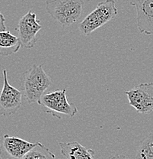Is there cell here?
Segmentation results:
<instances>
[{
    "label": "cell",
    "instance_id": "cell-3",
    "mask_svg": "<svg viewBox=\"0 0 153 159\" xmlns=\"http://www.w3.org/2000/svg\"><path fill=\"white\" fill-rule=\"evenodd\" d=\"M118 14L115 0H105L98 4L95 9L82 21L79 29L82 34L88 36L95 30L115 19Z\"/></svg>",
    "mask_w": 153,
    "mask_h": 159
},
{
    "label": "cell",
    "instance_id": "cell-14",
    "mask_svg": "<svg viewBox=\"0 0 153 159\" xmlns=\"http://www.w3.org/2000/svg\"><path fill=\"white\" fill-rule=\"evenodd\" d=\"M7 28L6 25V19L4 17V15L0 11V31H6Z\"/></svg>",
    "mask_w": 153,
    "mask_h": 159
},
{
    "label": "cell",
    "instance_id": "cell-11",
    "mask_svg": "<svg viewBox=\"0 0 153 159\" xmlns=\"http://www.w3.org/2000/svg\"><path fill=\"white\" fill-rule=\"evenodd\" d=\"M21 42L18 36L9 31H0V56L7 57L15 54L21 48Z\"/></svg>",
    "mask_w": 153,
    "mask_h": 159
},
{
    "label": "cell",
    "instance_id": "cell-10",
    "mask_svg": "<svg viewBox=\"0 0 153 159\" xmlns=\"http://www.w3.org/2000/svg\"><path fill=\"white\" fill-rule=\"evenodd\" d=\"M59 145L66 159H95V152L78 142H60Z\"/></svg>",
    "mask_w": 153,
    "mask_h": 159
},
{
    "label": "cell",
    "instance_id": "cell-9",
    "mask_svg": "<svg viewBox=\"0 0 153 159\" xmlns=\"http://www.w3.org/2000/svg\"><path fill=\"white\" fill-rule=\"evenodd\" d=\"M136 8V24L141 34H153V0H129Z\"/></svg>",
    "mask_w": 153,
    "mask_h": 159
},
{
    "label": "cell",
    "instance_id": "cell-8",
    "mask_svg": "<svg viewBox=\"0 0 153 159\" xmlns=\"http://www.w3.org/2000/svg\"><path fill=\"white\" fill-rule=\"evenodd\" d=\"M35 145L18 137L3 135L0 136V158L22 159Z\"/></svg>",
    "mask_w": 153,
    "mask_h": 159
},
{
    "label": "cell",
    "instance_id": "cell-12",
    "mask_svg": "<svg viewBox=\"0 0 153 159\" xmlns=\"http://www.w3.org/2000/svg\"><path fill=\"white\" fill-rule=\"evenodd\" d=\"M136 159H153V132L149 133L141 141Z\"/></svg>",
    "mask_w": 153,
    "mask_h": 159
},
{
    "label": "cell",
    "instance_id": "cell-1",
    "mask_svg": "<svg viewBox=\"0 0 153 159\" xmlns=\"http://www.w3.org/2000/svg\"><path fill=\"white\" fill-rule=\"evenodd\" d=\"M52 84L42 65L31 66L23 74L22 94L28 103L40 105V98Z\"/></svg>",
    "mask_w": 153,
    "mask_h": 159
},
{
    "label": "cell",
    "instance_id": "cell-13",
    "mask_svg": "<svg viewBox=\"0 0 153 159\" xmlns=\"http://www.w3.org/2000/svg\"><path fill=\"white\" fill-rule=\"evenodd\" d=\"M22 159H56V155L40 142H36L35 146L29 151Z\"/></svg>",
    "mask_w": 153,
    "mask_h": 159
},
{
    "label": "cell",
    "instance_id": "cell-2",
    "mask_svg": "<svg viewBox=\"0 0 153 159\" xmlns=\"http://www.w3.org/2000/svg\"><path fill=\"white\" fill-rule=\"evenodd\" d=\"M45 4L51 18L63 27L78 22L85 9L83 0H47Z\"/></svg>",
    "mask_w": 153,
    "mask_h": 159
},
{
    "label": "cell",
    "instance_id": "cell-6",
    "mask_svg": "<svg viewBox=\"0 0 153 159\" xmlns=\"http://www.w3.org/2000/svg\"><path fill=\"white\" fill-rule=\"evenodd\" d=\"M3 86L0 93V116H10L15 115L20 109L23 94L9 84L8 80L7 70H2Z\"/></svg>",
    "mask_w": 153,
    "mask_h": 159
},
{
    "label": "cell",
    "instance_id": "cell-5",
    "mask_svg": "<svg viewBox=\"0 0 153 159\" xmlns=\"http://www.w3.org/2000/svg\"><path fill=\"white\" fill-rule=\"evenodd\" d=\"M129 105L139 113L153 112V83H142L125 92Z\"/></svg>",
    "mask_w": 153,
    "mask_h": 159
},
{
    "label": "cell",
    "instance_id": "cell-4",
    "mask_svg": "<svg viewBox=\"0 0 153 159\" xmlns=\"http://www.w3.org/2000/svg\"><path fill=\"white\" fill-rule=\"evenodd\" d=\"M40 106L45 112L60 119V115L73 117L78 113V109L74 103L67 99L66 89H56L44 94L40 98Z\"/></svg>",
    "mask_w": 153,
    "mask_h": 159
},
{
    "label": "cell",
    "instance_id": "cell-7",
    "mask_svg": "<svg viewBox=\"0 0 153 159\" xmlns=\"http://www.w3.org/2000/svg\"><path fill=\"white\" fill-rule=\"evenodd\" d=\"M42 29L37 15L31 10L28 11L18 24V38L21 47L26 49L34 48L37 41V33Z\"/></svg>",
    "mask_w": 153,
    "mask_h": 159
},
{
    "label": "cell",
    "instance_id": "cell-15",
    "mask_svg": "<svg viewBox=\"0 0 153 159\" xmlns=\"http://www.w3.org/2000/svg\"><path fill=\"white\" fill-rule=\"evenodd\" d=\"M111 159H128L126 157L123 156V155H115L114 156L111 157Z\"/></svg>",
    "mask_w": 153,
    "mask_h": 159
}]
</instances>
